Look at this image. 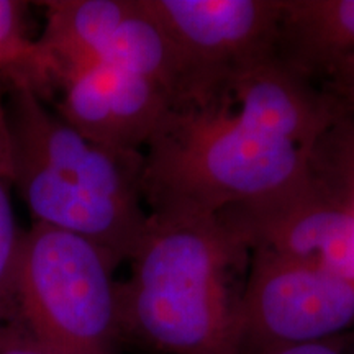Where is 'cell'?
Returning a JSON list of instances; mask_svg holds the SVG:
<instances>
[{"label": "cell", "mask_w": 354, "mask_h": 354, "mask_svg": "<svg viewBox=\"0 0 354 354\" xmlns=\"http://www.w3.org/2000/svg\"><path fill=\"white\" fill-rule=\"evenodd\" d=\"M2 82L13 187L33 221L86 238L117 266L130 261L149 220L140 189L143 153L86 140L19 71H3Z\"/></svg>", "instance_id": "obj_1"}, {"label": "cell", "mask_w": 354, "mask_h": 354, "mask_svg": "<svg viewBox=\"0 0 354 354\" xmlns=\"http://www.w3.org/2000/svg\"><path fill=\"white\" fill-rule=\"evenodd\" d=\"M349 115H354V55L342 61L323 87Z\"/></svg>", "instance_id": "obj_13"}, {"label": "cell", "mask_w": 354, "mask_h": 354, "mask_svg": "<svg viewBox=\"0 0 354 354\" xmlns=\"http://www.w3.org/2000/svg\"><path fill=\"white\" fill-rule=\"evenodd\" d=\"M238 304V354L330 342L354 328V284L300 261L253 250Z\"/></svg>", "instance_id": "obj_6"}, {"label": "cell", "mask_w": 354, "mask_h": 354, "mask_svg": "<svg viewBox=\"0 0 354 354\" xmlns=\"http://www.w3.org/2000/svg\"><path fill=\"white\" fill-rule=\"evenodd\" d=\"M308 151L253 130L227 105L171 110L143 151L148 214L216 215L297 184Z\"/></svg>", "instance_id": "obj_3"}, {"label": "cell", "mask_w": 354, "mask_h": 354, "mask_svg": "<svg viewBox=\"0 0 354 354\" xmlns=\"http://www.w3.org/2000/svg\"><path fill=\"white\" fill-rule=\"evenodd\" d=\"M117 264L86 238L33 221L13 259L17 322L59 354H117Z\"/></svg>", "instance_id": "obj_4"}, {"label": "cell", "mask_w": 354, "mask_h": 354, "mask_svg": "<svg viewBox=\"0 0 354 354\" xmlns=\"http://www.w3.org/2000/svg\"><path fill=\"white\" fill-rule=\"evenodd\" d=\"M216 215L248 253L271 251L354 284V205L312 172L281 192Z\"/></svg>", "instance_id": "obj_7"}, {"label": "cell", "mask_w": 354, "mask_h": 354, "mask_svg": "<svg viewBox=\"0 0 354 354\" xmlns=\"http://www.w3.org/2000/svg\"><path fill=\"white\" fill-rule=\"evenodd\" d=\"M230 95L240 104L236 115L243 123L308 153L323 131L344 113L325 88L294 74L276 56L234 79Z\"/></svg>", "instance_id": "obj_9"}, {"label": "cell", "mask_w": 354, "mask_h": 354, "mask_svg": "<svg viewBox=\"0 0 354 354\" xmlns=\"http://www.w3.org/2000/svg\"><path fill=\"white\" fill-rule=\"evenodd\" d=\"M256 354H344V353L330 339V342L304 343V344H292V346L272 348Z\"/></svg>", "instance_id": "obj_15"}, {"label": "cell", "mask_w": 354, "mask_h": 354, "mask_svg": "<svg viewBox=\"0 0 354 354\" xmlns=\"http://www.w3.org/2000/svg\"><path fill=\"white\" fill-rule=\"evenodd\" d=\"M354 55V0H282L276 59L307 81H326Z\"/></svg>", "instance_id": "obj_10"}, {"label": "cell", "mask_w": 354, "mask_h": 354, "mask_svg": "<svg viewBox=\"0 0 354 354\" xmlns=\"http://www.w3.org/2000/svg\"><path fill=\"white\" fill-rule=\"evenodd\" d=\"M145 3L174 39L183 57V109L227 105L234 79L276 53L282 0H145Z\"/></svg>", "instance_id": "obj_5"}, {"label": "cell", "mask_w": 354, "mask_h": 354, "mask_svg": "<svg viewBox=\"0 0 354 354\" xmlns=\"http://www.w3.org/2000/svg\"><path fill=\"white\" fill-rule=\"evenodd\" d=\"M3 68H0V328L17 322L12 292L13 259L21 230L17 228L10 190L13 189L12 145L8 133L6 94L2 82Z\"/></svg>", "instance_id": "obj_11"}, {"label": "cell", "mask_w": 354, "mask_h": 354, "mask_svg": "<svg viewBox=\"0 0 354 354\" xmlns=\"http://www.w3.org/2000/svg\"><path fill=\"white\" fill-rule=\"evenodd\" d=\"M0 354H59L21 328L20 323L0 328Z\"/></svg>", "instance_id": "obj_14"}, {"label": "cell", "mask_w": 354, "mask_h": 354, "mask_svg": "<svg viewBox=\"0 0 354 354\" xmlns=\"http://www.w3.org/2000/svg\"><path fill=\"white\" fill-rule=\"evenodd\" d=\"M308 166L331 194L354 205V115L342 113L323 131L310 149Z\"/></svg>", "instance_id": "obj_12"}, {"label": "cell", "mask_w": 354, "mask_h": 354, "mask_svg": "<svg viewBox=\"0 0 354 354\" xmlns=\"http://www.w3.org/2000/svg\"><path fill=\"white\" fill-rule=\"evenodd\" d=\"M148 215L118 284L122 333L165 354H238L230 282L248 250L218 215Z\"/></svg>", "instance_id": "obj_2"}, {"label": "cell", "mask_w": 354, "mask_h": 354, "mask_svg": "<svg viewBox=\"0 0 354 354\" xmlns=\"http://www.w3.org/2000/svg\"><path fill=\"white\" fill-rule=\"evenodd\" d=\"M53 88L59 94L55 112L84 138L115 153H143L174 110L151 79L107 64L71 71Z\"/></svg>", "instance_id": "obj_8"}]
</instances>
